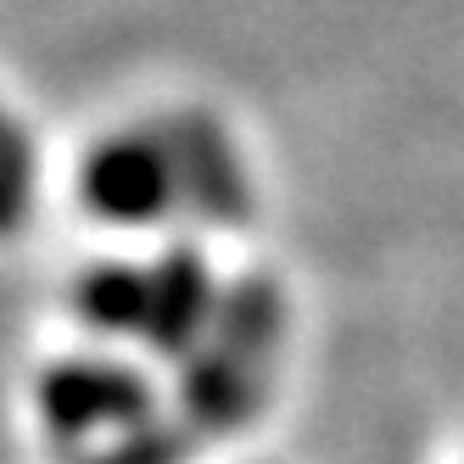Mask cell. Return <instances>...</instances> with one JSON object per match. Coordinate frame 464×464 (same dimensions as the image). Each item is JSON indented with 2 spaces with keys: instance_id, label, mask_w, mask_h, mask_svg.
<instances>
[{
  "instance_id": "9c48e42d",
  "label": "cell",
  "mask_w": 464,
  "mask_h": 464,
  "mask_svg": "<svg viewBox=\"0 0 464 464\" xmlns=\"http://www.w3.org/2000/svg\"><path fill=\"white\" fill-rule=\"evenodd\" d=\"M6 190H12L6 218L17 224L23 218V202H28V140H23V129H12V135H6Z\"/></svg>"
},
{
  "instance_id": "7a4b0ae2",
  "label": "cell",
  "mask_w": 464,
  "mask_h": 464,
  "mask_svg": "<svg viewBox=\"0 0 464 464\" xmlns=\"http://www.w3.org/2000/svg\"><path fill=\"white\" fill-rule=\"evenodd\" d=\"M40 403V425L62 442H79L90 430H129L146 425L157 392L146 375L123 370V363H102V358H62L40 375L34 386Z\"/></svg>"
},
{
  "instance_id": "3957f363",
  "label": "cell",
  "mask_w": 464,
  "mask_h": 464,
  "mask_svg": "<svg viewBox=\"0 0 464 464\" xmlns=\"http://www.w3.org/2000/svg\"><path fill=\"white\" fill-rule=\"evenodd\" d=\"M162 135H169V151H174L179 202L202 224H246L252 185L224 129L208 112H179L162 123Z\"/></svg>"
},
{
  "instance_id": "277c9868",
  "label": "cell",
  "mask_w": 464,
  "mask_h": 464,
  "mask_svg": "<svg viewBox=\"0 0 464 464\" xmlns=\"http://www.w3.org/2000/svg\"><path fill=\"white\" fill-rule=\"evenodd\" d=\"M218 303H213V280L196 246H174L162 252V263L151 269V314H146V347L162 358H190L202 347V330L213 324Z\"/></svg>"
},
{
  "instance_id": "52a82bcc",
  "label": "cell",
  "mask_w": 464,
  "mask_h": 464,
  "mask_svg": "<svg viewBox=\"0 0 464 464\" xmlns=\"http://www.w3.org/2000/svg\"><path fill=\"white\" fill-rule=\"evenodd\" d=\"M73 314L102 336H135L151 314V269L140 263H90L73 280Z\"/></svg>"
},
{
  "instance_id": "8992f818",
  "label": "cell",
  "mask_w": 464,
  "mask_h": 464,
  "mask_svg": "<svg viewBox=\"0 0 464 464\" xmlns=\"http://www.w3.org/2000/svg\"><path fill=\"white\" fill-rule=\"evenodd\" d=\"M280 330H285V303H280V285L269 275H246L218 296V314H213V347L236 353L241 363L263 375L269 358L280 347Z\"/></svg>"
},
{
  "instance_id": "5b68a950",
  "label": "cell",
  "mask_w": 464,
  "mask_h": 464,
  "mask_svg": "<svg viewBox=\"0 0 464 464\" xmlns=\"http://www.w3.org/2000/svg\"><path fill=\"white\" fill-rule=\"evenodd\" d=\"M257 397H263V375L252 363H241L236 353L224 347H196L185 358V375H179V414L196 437H224V430H241L257 414Z\"/></svg>"
},
{
  "instance_id": "ba28073f",
  "label": "cell",
  "mask_w": 464,
  "mask_h": 464,
  "mask_svg": "<svg viewBox=\"0 0 464 464\" xmlns=\"http://www.w3.org/2000/svg\"><path fill=\"white\" fill-rule=\"evenodd\" d=\"M190 448H196V430H190L185 420H179V425H169V420H146V425L118 430V442L84 453L79 464H185Z\"/></svg>"
},
{
  "instance_id": "6da1fadb",
  "label": "cell",
  "mask_w": 464,
  "mask_h": 464,
  "mask_svg": "<svg viewBox=\"0 0 464 464\" xmlns=\"http://www.w3.org/2000/svg\"><path fill=\"white\" fill-rule=\"evenodd\" d=\"M79 202L107 224H151L179 202L174 151L162 129L107 135L79 169Z\"/></svg>"
}]
</instances>
